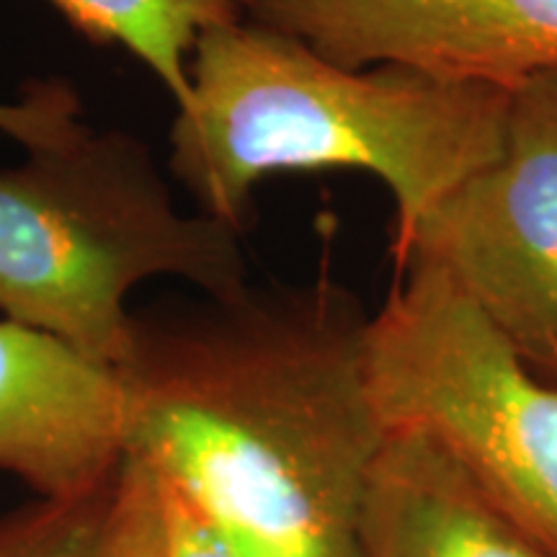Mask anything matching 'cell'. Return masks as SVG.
<instances>
[{
  "mask_svg": "<svg viewBox=\"0 0 557 557\" xmlns=\"http://www.w3.org/2000/svg\"><path fill=\"white\" fill-rule=\"evenodd\" d=\"M238 238L178 212L143 139L83 124L0 171V318L120 367L132 348L129 292L178 276L205 295H235L248 287Z\"/></svg>",
  "mask_w": 557,
  "mask_h": 557,
  "instance_id": "3",
  "label": "cell"
},
{
  "mask_svg": "<svg viewBox=\"0 0 557 557\" xmlns=\"http://www.w3.org/2000/svg\"><path fill=\"white\" fill-rule=\"evenodd\" d=\"M83 127L81 99L65 81H37L21 101L0 103V137L26 150L50 148Z\"/></svg>",
  "mask_w": 557,
  "mask_h": 557,
  "instance_id": "12",
  "label": "cell"
},
{
  "mask_svg": "<svg viewBox=\"0 0 557 557\" xmlns=\"http://www.w3.org/2000/svg\"><path fill=\"white\" fill-rule=\"evenodd\" d=\"M442 269L557 387V67L511 88L506 143L416 227L395 267Z\"/></svg>",
  "mask_w": 557,
  "mask_h": 557,
  "instance_id": "5",
  "label": "cell"
},
{
  "mask_svg": "<svg viewBox=\"0 0 557 557\" xmlns=\"http://www.w3.org/2000/svg\"><path fill=\"white\" fill-rule=\"evenodd\" d=\"M111 485L78 500L34 498L0 517V557H88Z\"/></svg>",
  "mask_w": 557,
  "mask_h": 557,
  "instance_id": "10",
  "label": "cell"
},
{
  "mask_svg": "<svg viewBox=\"0 0 557 557\" xmlns=\"http://www.w3.org/2000/svg\"><path fill=\"white\" fill-rule=\"evenodd\" d=\"M158 485L165 517V557H243L181 493L163 480Z\"/></svg>",
  "mask_w": 557,
  "mask_h": 557,
  "instance_id": "13",
  "label": "cell"
},
{
  "mask_svg": "<svg viewBox=\"0 0 557 557\" xmlns=\"http://www.w3.org/2000/svg\"><path fill=\"white\" fill-rule=\"evenodd\" d=\"M88 557H165L160 485L135 457H124Z\"/></svg>",
  "mask_w": 557,
  "mask_h": 557,
  "instance_id": "11",
  "label": "cell"
},
{
  "mask_svg": "<svg viewBox=\"0 0 557 557\" xmlns=\"http://www.w3.org/2000/svg\"><path fill=\"white\" fill-rule=\"evenodd\" d=\"M364 369L387 434L426 438L557 557V387L442 269H398L369 315Z\"/></svg>",
  "mask_w": 557,
  "mask_h": 557,
  "instance_id": "4",
  "label": "cell"
},
{
  "mask_svg": "<svg viewBox=\"0 0 557 557\" xmlns=\"http://www.w3.org/2000/svg\"><path fill=\"white\" fill-rule=\"evenodd\" d=\"M357 537L359 557H555L416 434H387Z\"/></svg>",
  "mask_w": 557,
  "mask_h": 557,
  "instance_id": "8",
  "label": "cell"
},
{
  "mask_svg": "<svg viewBox=\"0 0 557 557\" xmlns=\"http://www.w3.org/2000/svg\"><path fill=\"white\" fill-rule=\"evenodd\" d=\"M83 37L124 47L176 101H189V65L201 34L238 21L235 0H50Z\"/></svg>",
  "mask_w": 557,
  "mask_h": 557,
  "instance_id": "9",
  "label": "cell"
},
{
  "mask_svg": "<svg viewBox=\"0 0 557 557\" xmlns=\"http://www.w3.org/2000/svg\"><path fill=\"white\" fill-rule=\"evenodd\" d=\"M348 70L395 65L513 88L557 67V0H235Z\"/></svg>",
  "mask_w": 557,
  "mask_h": 557,
  "instance_id": "6",
  "label": "cell"
},
{
  "mask_svg": "<svg viewBox=\"0 0 557 557\" xmlns=\"http://www.w3.org/2000/svg\"><path fill=\"white\" fill-rule=\"evenodd\" d=\"M171 171L199 214L243 233L253 191L278 171L354 169L395 199V259L444 197L500 156L511 88L418 70H348L248 18L194 47Z\"/></svg>",
  "mask_w": 557,
  "mask_h": 557,
  "instance_id": "2",
  "label": "cell"
},
{
  "mask_svg": "<svg viewBox=\"0 0 557 557\" xmlns=\"http://www.w3.org/2000/svg\"><path fill=\"white\" fill-rule=\"evenodd\" d=\"M124 455L120 369L0 318V470L34 498L78 500L107 491Z\"/></svg>",
  "mask_w": 557,
  "mask_h": 557,
  "instance_id": "7",
  "label": "cell"
},
{
  "mask_svg": "<svg viewBox=\"0 0 557 557\" xmlns=\"http://www.w3.org/2000/svg\"><path fill=\"white\" fill-rule=\"evenodd\" d=\"M369 312L333 278L132 312L127 455L243 557H359L387 431L364 369Z\"/></svg>",
  "mask_w": 557,
  "mask_h": 557,
  "instance_id": "1",
  "label": "cell"
}]
</instances>
